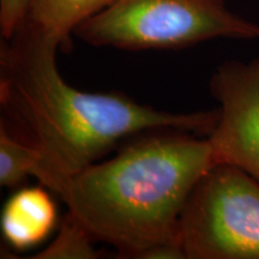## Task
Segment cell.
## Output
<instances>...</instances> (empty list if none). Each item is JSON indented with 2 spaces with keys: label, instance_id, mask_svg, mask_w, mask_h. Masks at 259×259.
<instances>
[{
  "label": "cell",
  "instance_id": "obj_5",
  "mask_svg": "<svg viewBox=\"0 0 259 259\" xmlns=\"http://www.w3.org/2000/svg\"><path fill=\"white\" fill-rule=\"evenodd\" d=\"M209 90L220 105L208 136L216 163L233 164L259 181V56L219 65Z\"/></svg>",
  "mask_w": 259,
  "mask_h": 259
},
{
  "label": "cell",
  "instance_id": "obj_9",
  "mask_svg": "<svg viewBox=\"0 0 259 259\" xmlns=\"http://www.w3.org/2000/svg\"><path fill=\"white\" fill-rule=\"evenodd\" d=\"M96 241L88 229L73 213L67 211L56 239L35 259H95L100 252L94 247Z\"/></svg>",
  "mask_w": 259,
  "mask_h": 259
},
{
  "label": "cell",
  "instance_id": "obj_4",
  "mask_svg": "<svg viewBox=\"0 0 259 259\" xmlns=\"http://www.w3.org/2000/svg\"><path fill=\"white\" fill-rule=\"evenodd\" d=\"M187 259H259V181L216 163L191 191L179 220Z\"/></svg>",
  "mask_w": 259,
  "mask_h": 259
},
{
  "label": "cell",
  "instance_id": "obj_2",
  "mask_svg": "<svg viewBox=\"0 0 259 259\" xmlns=\"http://www.w3.org/2000/svg\"><path fill=\"white\" fill-rule=\"evenodd\" d=\"M216 158L208 137L161 130L74 176L59 197L96 241L122 258L179 244V220Z\"/></svg>",
  "mask_w": 259,
  "mask_h": 259
},
{
  "label": "cell",
  "instance_id": "obj_6",
  "mask_svg": "<svg viewBox=\"0 0 259 259\" xmlns=\"http://www.w3.org/2000/svg\"><path fill=\"white\" fill-rule=\"evenodd\" d=\"M42 187L19 190L3 209V235L17 250L40 244L56 226L57 206Z\"/></svg>",
  "mask_w": 259,
  "mask_h": 259
},
{
  "label": "cell",
  "instance_id": "obj_8",
  "mask_svg": "<svg viewBox=\"0 0 259 259\" xmlns=\"http://www.w3.org/2000/svg\"><path fill=\"white\" fill-rule=\"evenodd\" d=\"M41 154L31 144L18 138L2 122L0 127V185L16 187L34 176Z\"/></svg>",
  "mask_w": 259,
  "mask_h": 259
},
{
  "label": "cell",
  "instance_id": "obj_10",
  "mask_svg": "<svg viewBox=\"0 0 259 259\" xmlns=\"http://www.w3.org/2000/svg\"><path fill=\"white\" fill-rule=\"evenodd\" d=\"M32 0H0V31L4 40L15 34L27 18Z\"/></svg>",
  "mask_w": 259,
  "mask_h": 259
},
{
  "label": "cell",
  "instance_id": "obj_7",
  "mask_svg": "<svg viewBox=\"0 0 259 259\" xmlns=\"http://www.w3.org/2000/svg\"><path fill=\"white\" fill-rule=\"evenodd\" d=\"M115 0H32L27 18L60 46H70L71 34Z\"/></svg>",
  "mask_w": 259,
  "mask_h": 259
},
{
  "label": "cell",
  "instance_id": "obj_1",
  "mask_svg": "<svg viewBox=\"0 0 259 259\" xmlns=\"http://www.w3.org/2000/svg\"><path fill=\"white\" fill-rule=\"evenodd\" d=\"M59 48V41L28 18L0 47L3 112L17 137L40 151L34 177L58 196L122 138L161 130L208 137L218 125L219 108L171 113L124 94L73 88L58 70Z\"/></svg>",
  "mask_w": 259,
  "mask_h": 259
},
{
  "label": "cell",
  "instance_id": "obj_3",
  "mask_svg": "<svg viewBox=\"0 0 259 259\" xmlns=\"http://www.w3.org/2000/svg\"><path fill=\"white\" fill-rule=\"evenodd\" d=\"M74 35L95 47L183 50L215 38L259 40V23L236 14L226 0H115Z\"/></svg>",
  "mask_w": 259,
  "mask_h": 259
}]
</instances>
